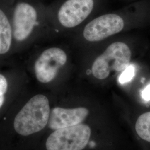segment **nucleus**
Returning a JSON list of instances; mask_svg holds the SVG:
<instances>
[{
  "label": "nucleus",
  "instance_id": "9b49d317",
  "mask_svg": "<svg viewBox=\"0 0 150 150\" xmlns=\"http://www.w3.org/2000/svg\"><path fill=\"white\" fill-rule=\"evenodd\" d=\"M134 66L132 65H129L125 70H123V72L120 76V82L121 83H124L130 81L134 77Z\"/></svg>",
  "mask_w": 150,
  "mask_h": 150
},
{
  "label": "nucleus",
  "instance_id": "423d86ee",
  "mask_svg": "<svg viewBox=\"0 0 150 150\" xmlns=\"http://www.w3.org/2000/svg\"><path fill=\"white\" fill-rule=\"evenodd\" d=\"M93 6V0H67L58 12L59 23L67 28L78 26L90 15Z\"/></svg>",
  "mask_w": 150,
  "mask_h": 150
},
{
  "label": "nucleus",
  "instance_id": "39448f33",
  "mask_svg": "<svg viewBox=\"0 0 150 150\" xmlns=\"http://www.w3.org/2000/svg\"><path fill=\"white\" fill-rule=\"evenodd\" d=\"M123 18L116 14L97 17L85 27L83 35L89 42H97L121 32L124 27Z\"/></svg>",
  "mask_w": 150,
  "mask_h": 150
},
{
  "label": "nucleus",
  "instance_id": "9d476101",
  "mask_svg": "<svg viewBox=\"0 0 150 150\" xmlns=\"http://www.w3.org/2000/svg\"><path fill=\"white\" fill-rule=\"evenodd\" d=\"M135 129L141 139L150 142V112L139 116L136 121Z\"/></svg>",
  "mask_w": 150,
  "mask_h": 150
},
{
  "label": "nucleus",
  "instance_id": "f03ea898",
  "mask_svg": "<svg viewBox=\"0 0 150 150\" xmlns=\"http://www.w3.org/2000/svg\"><path fill=\"white\" fill-rule=\"evenodd\" d=\"M131 59V51L126 43L114 42L95 60L92 66V75L98 80L106 79L112 71L125 70Z\"/></svg>",
  "mask_w": 150,
  "mask_h": 150
},
{
  "label": "nucleus",
  "instance_id": "1a4fd4ad",
  "mask_svg": "<svg viewBox=\"0 0 150 150\" xmlns=\"http://www.w3.org/2000/svg\"><path fill=\"white\" fill-rule=\"evenodd\" d=\"M12 42V29L8 20L0 9V54L7 52Z\"/></svg>",
  "mask_w": 150,
  "mask_h": 150
},
{
  "label": "nucleus",
  "instance_id": "f257e3e1",
  "mask_svg": "<svg viewBox=\"0 0 150 150\" xmlns=\"http://www.w3.org/2000/svg\"><path fill=\"white\" fill-rule=\"evenodd\" d=\"M50 114L48 98L42 95L31 98L17 113L14 121L16 132L26 136L44 129Z\"/></svg>",
  "mask_w": 150,
  "mask_h": 150
},
{
  "label": "nucleus",
  "instance_id": "6e6552de",
  "mask_svg": "<svg viewBox=\"0 0 150 150\" xmlns=\"http://www.w3.org/2000/svg\"><path fill=\"white\" fill-rule=\"evenodd\" d=\"M89 113L85 107L64 108L54 107L50 114L48 126L52 130L73 126L83 122Z\"/></svg>",
  "mask_w": 150,
  "mask_h": 150
},
{
  "label": "nucleus",
  "instance_id": "7ed1b4c3",
  "mask_svg": "<svg viewBox=\"0 0 150 150\" xmlns=\"http://www.w3.org/2000/svg\"><path fill=\"white\" fill-rule=\"evenodd\" d=\"M90 127L84 124L55 130L46 141L47 150H82L91 136Z\"/></svg>",
  "mask_w": 150,
  "mask_h": 150
},
{
  "label": "nucleus",
  "instance_id": "20e7f679",
  "mask_svg": "<svg viewBox=\"0 0 150 150\" xmlns=\"http://www.w3.org/2000/svg\"><path fill=\"white\" fill-rule=\"evenodd\" d=\"M66 61L67 55L61 48L52 47L43 51L35 64V72L38 81L43 83L52 81Z\"/></svg>",
  "mask_w": 150,
  "mask_h": 150
},
{
  "label": "nucleus",
  "instance_id": "ddd939ff",
  "mask_svg": "<svg viewBox=\"0 0 150 150\" xmlns=\"http://www.w3.org/2000/svg\"><path fill=\"white\" fill-rule=\"evenodd\" d=\"M142 97L146 101H150V83L142 92Z\"/></svg>",
  "mask_w": 150,
  "mask_h": 150
},
{
  "label": "nucleus",
  "instance_id": "0eeeda50",
  "mask_svg": "<svg viewBox=\"0 0 150 150\" xmlns=\"http://www.w3.org/2000/svg\"><path fill=\"white\" fill-rule=\"evenodd\" d=\"M36 10L27 3L17 4L13 13L14 38L22 41L26 40L31 34L37 21Z\"/></svg>",
  "mask_w": 150,
  "mask_h": 150
},
{
  "label": "nucleus",
  "instance_id": "4468645a",
  "mask_svg": "<svg viewBox=\"0 0 150 150\" xmlns=\"http://www.w3.org/2000/svg\"><path fill=\"white\" fill-rule=\"evenodd\" d=\"M5 95H2V94H0V108L2 107V106L4 104V100H5Z\"/></svg>",
  "mask_w": 150,
  "mask_h": 150
},
{
  "label": "nucleus",
  "instance_id": "f8f14e48",
  "mask_svg": "<svg viewBox=\"0 0 150 150\" xmlns=\"http://www.w3.org/2000/svg\"><path fill=\"white\" fill-rule=\"evenodd\" d=\"M7 81L3 75H0V94L5 95L7 90Z\"/></svg>",
  "mask_w": 150,
  "mask_h": 150
}]
</instances>
